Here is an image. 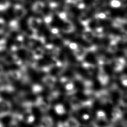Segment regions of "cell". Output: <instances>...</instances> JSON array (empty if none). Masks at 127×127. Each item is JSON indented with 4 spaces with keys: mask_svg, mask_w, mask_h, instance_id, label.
<instances>
[{
    "mask_svg": "<svg viewBox=\"0 0 127 127\" xmlns=\"http://www.w3.org/2000/svg\"><path fill=\"white\" fill-rule=\"evenodd\" d=\"M43 122L45 124L44 126H51L53 125V121L50 117L45 116L43 117Z\"/></svg>",
    "mask_w": 127,
    "mask_h": 127,
    "instance_id": "cell-9",
    "label": "cell"
},
{
    "mask_svg": "<svg viewBox=\"0 0 127 127\" xmlns=\"http://www.w3.org/2000/svg\"><path fill=\"white\" fill-rule=\"evenodd\" d=\"M55 109L57 113L60 115H62L65 113V109L64 106L61 105H57L55 107Z\"/></svg>",
    "mask_w": 127,
    "mask_h": 127,
    "instance_id": "cell-8",
    "label": "cell"
},
{
    "mask_svg": "<svg viewBox=\"0 0 127 127\" xmlns=\"http://www.w3.org/2000/svg\"><path fill=\"white\" fill-rule=\"evenodd\" d=\"M83 119H84L85 120H87L89 118V115L87 114H84L83 116Z\"/></svg>",
    "mask_w": 127,
    "mask_h": 127,
    "instance_id": "cell-13",
    "label": "cell"
},
{
    "mask_svg": "<svg viewBox=\"0 0 127 127\" xmlns=\"http://www.w3.org/2000/svg\"><path fill=\"white\" fill-rule=\"evenodd\" d=\"M64 126L68 127H78L79 126V123L74 118H70L65 122Z\"/></svg>",
    "mask_w": 127,
    "mask_h": 127,
    "instance_id": "cell-5",
    "label": "cell"
},
{
    "mask_svg": "<svg viewBox=\"0 0 127 127\" xmlns=\"http://www.w3.org/2000/svg\"><path fill=\"white\" fill-rule=\"evenodd\" d=\"M117 41L116 40H112L111 43H110L109 50L111 52H115L117 50Z\"/></svg>",
    "mask_w": 127,
    "mask_h": 127,
    "instance_id": "cell-7",
    "label": "cell"
},
{
    "mask_svg": "<svg viewBox=\"0 0 127 127\" xmlns=\"http://www.w3.org/2000/svg\"><path fill=\"white\" fill-rule=\"evenodd\" d=\"M121 79L122 81V83L125 86H127V76L126 75H123L122 76L121 78Z\"/></svg>",
    "mask_w": 127,
    "mask_h": 127,
    "instance_id": "cell-12",
    "label": "cell"
},
{
    "mask_svg": "<svg viewBox=\"0 0 127 127\" xmlns=\"http://www.w3.org/2000/svg\"><path fill=\"white\" fill-rule=\"evenodd\" d=\"M97 116H98V119L100 120H106V115L105 113V112L102 111H100L98 112Z\"/></svg>",
    "mask_w": 127,
    "mask_h": 127,
    "instance_id": "cell-10",
    "label": "cell"
},
{
    "mask_svg": "<svg viewBox=\"0 0 127 127\" xmlns=\"http://www.w3.org/2000/svg\"><path fill=\"white\" fill-rule=\"evenodd\" d=\"M69 46L70 49L72 50H76L78 47V45L77 44H76L75 43H69Z\"/></svg>",
    "mask_w": 127,
    "mask_h": 127,
    "instance_id": "cell-11",
    "label": "cell"
},
{
    "mask_svg": "<svg viewBox=\"0 0 127 127\" xmlns=\"http://www.w3.org/2000/svg\"><path fill=\"white\" fill-rule=\"evenodd\" d=\"M71 103L72 108L75 110L78 109L83 106V102L76 98H72L71 101Z\"/></svg>",
    "mask_w": 127,
    "mask_h": 127,
    "instance_id": "cell-4",
    "label": "cell"
},
{
    "mask_svg": "<svg viewBox=\"0 0 127 127\" xmlns=\"http://www.w3.org/2000/svg\"><path fill=\"white\" fill-rule=\"evenodd\" d=\"M99 79L102 84L105 85L108 82V77L105 72L103 71V69H101L100 71L99 74Z\"/></svg>",
    "mask_w": 127,
    "mask_h": 127,
    "instance_id": "cell-2",
    "label": "cell"
},
{
    "mask_svg": "<svg viewBox=\"0 0 127 127\" xmlns=\"http://www.w3.org/2000/svg\"><path fill=\"white\" fill-rule=\"evenodd\" d=\"M56 79L52 76H46L43 79V82L47 86L52 87L54 85Z\"/></svg>",
    "mask_w": 127,
    "mask_h": 127,
    "instance_id": "cell-3",
    "label": "cell"
},
{
    "mask_svg": "<svg viewBox=\"0 0 127 127\" xmlns=\"http://www.w3.org/2000/svg\"><path fill=\"white\" fill-rule=\"evenodd\" d=\"M38 102V105L41 110L43 112H46L48 110L49 106L44 101H43V100L42 99H39Z\"/></svg>",
    "mask_w": 127,
    "mask_h": 127,
    "instance_id": "cell-6",
    "label": "cell"
},
{
    "mask_svg": "<svg viewBox=\"0 0 127 127\" xmlns=\"http://www.w3.org/2000/svg\"><path fill=\"white\" fill-rule=\"evenodd\" d=\"M74 54L79 60H82L84 57L86 53V49L81 46H79L78 48L74 50Z\"/></svg>",
    "mask_w": 127,
    "mask_h": 127,
    "instance_id": "cell-1",
    "label": "cell"
}]
</instances>
